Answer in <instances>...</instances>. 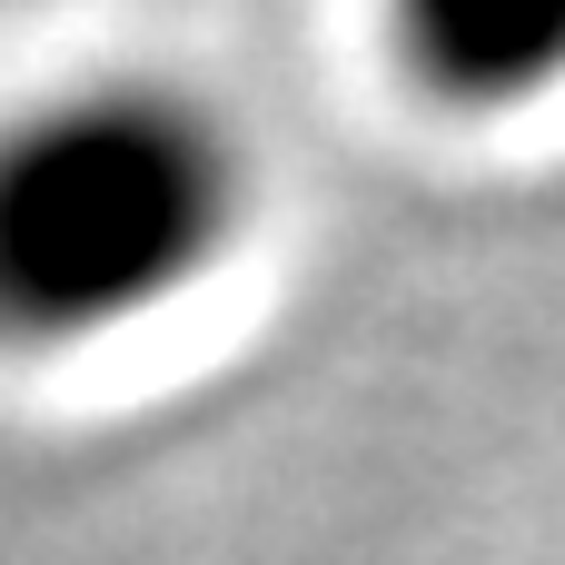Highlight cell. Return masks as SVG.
I'll list each match as a JSON object with an SVG mask.
<instances>
[{
  "label": "cell",
  "mask_w": 565,
  "mask_h": 565,
  "mask_svg": "<svg viewBox=\"0 0 565 565\" xmlns=\"http://www.w3.org/2000/svg\"><path fill=\"white\" fill-rule=\"evenodd\" d=\"M248 228V149L179 79L0 109V348L50 358L179 308Z\"/></svg>",
  "instance_id": "obj_1"
},
{
  "label": "cell",
  "mask_w": 565,
  "mask_h": 565,
  "mask_svg": "<svg viewBox=\"0 0 565 565\" xmlns=\"http://www.w3.org/2000/svg\"><path fill=\"white\" fill-rule=\"evenodd\" d=\"M417 70L457 99H507V89H536L565 60V10H427L407 30Z\"/></svg>",
  "instance_id": "obj_2"
}]
</instances>
